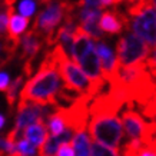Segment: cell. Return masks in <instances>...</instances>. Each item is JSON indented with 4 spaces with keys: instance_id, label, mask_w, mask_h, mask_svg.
Masks as SVG:
<instances>
[{
    "instance_id": "cell-1",
    "label": "cell",
    "mask_w": 156,
    "mask_h": 156,
    "mask_svg": "<svg viewBox=\"0 0 156 156\" xmlns=\"http://www.w3.org/2000/svg\"><path fill=\"white\" fill-rule=\"evenodd\" d=\"M62 86L63 80L59 75L56 65L52 60V57L46 55L36 76L23 86L20 92V100H33L40 105H50L56 108V98Z\"/></svg>"
},
{
    "instance_id": "cell-2",
    "label": "cell",
    "mask_w": 156,
    "mask_h": 156,
    "mask_svg": "<svg viewBox=\"0 0 156 156\" xmlns=\"http://www.w3.org/2000/svg\"><path fill=\"white\" fill-rule=\"evenodd\" d=\"M48 55L55 62L57 70H59V75L63 80V85L69 86V87L80 92L83 95L92 96V98H95L100 90L103 89V85H99V83H95L93 80H90L79 67V65L69 59V56L62 49L60 44H57Z\"/></svg>"
},
{
    "instance_id": "cell-3",
    "label": "cell",
    "mask_w": 156,
    "mask_h": 156,
    "mask_svg": "<svg viewBox=\"0 0 156 156\" xmlns=\"http://www.w3.org/2000/svg\"><path fill=\"white\" fill-rule=\"evenodd\" d=\"M90 137L109 147L120 151V142L123 139V126L118 115L112 113H95L92 115L89 123Z\"/></svg>"
},
{
    "instance_id": "cell-4",
    "label": "cell",
    "mask_w": 156,
    "mask_h": 156,
    "mask_svg": "<svg viewBox=\"0 0 156 156\" xmlns=\"http://www.w3.org/2000/svg\"><path fill=\"white\" fill-rule=\"evenodd\" d=\"M46 7L39 13V16L34 20L33 30L40 34V37L44 39L48 46L53 44V37H55V30L63 20L67 10L73 9L76 5L67 3V2H53V3H46Z\"/></svg>"
},
{
    "instance_id": "cell-5",
    "label": "cell",
    "mask_w": 156,
    "mask_h": 156,
    "mask_svg": "<svg viewBox=\"0 0 156 156\" xmlns=\"http://www.w3.org/2000/svg\"><path fill=\"white\" fill-rule=\"evenodd\" d=\"M49 106L50 105H40L33 100H20V103L17 105L16 125H14L13 130L6 136V139L16 143L27 125L42 122V120L44 122V118L49 115Z\"/></svg>"
},
{
    "instance_id": "cell-6",
    "label": "cell",
    "mask_w": 156,
    "mask_h": 156,
    "mask_svg": "<svg viewBox=\"0 0 156 156\" xmlns=\"http://www.w3.org/2000/svg\"><path fill=\"white\" fill-rule=\"evenodd\" d=\"M152 50L153 49L142 37H139L132 32L119 39L116 44V60L122 66L145 62L146 57L152 53Z\"/></svg>"
},
{
    "instance_id": "cell-7",
    "label": "cell",
    "mask_w": 156,
    "mask_h": 156,
    "mask_svg": "<svg viewBox=\"0 0 156 156\" xmlns=\"http://www.w3.org/2000/svg\"><path fill=\"white\" fill-rule=\"evenodd\" d=\"M123 132L130 139H140L143 145L155 146V122H146L142 115L129 108L122 115Z\"/></svg>"
},
{
    "instance_id": "cell-8",
    "label": "cell",
    "mask_w": 156,
    "mask_h": 156,
    "mask_svg": "<svg viewBox=\"0 0 156 156\" xmlns=\"http://www.w3.org/2000/svg\"><path fill=\"white\" fill-rule=\"evenodd\" d=\"M20 43H22V59L26 60L24 62V76L29 77L33 72L32 65H33L34 59L40 50V46H42V37L37 32H34L32 29L20 39Z\"/></svg>"
},
{
    "instance_id": "cell-9",
    "label": "cell",
    "mask_w": 156,
    "mask_h": 156,
    "mask_svg": "<svg viewBox=\"0 0 156 156\" xmlns=\"http://www.w3.org/2000/svg\"><path fill=\"white\" fill-rule=\"evenodd\" d=\"M76 63L79 65L83 73H85L90 80H93L95 83H99V85H103L105 86V79L102 76V67H100V60L98 55L95 52V46L89 50H86L83 55H82Z\"/></svg>"
},
{
    "instance_id": "cell-10",
    "label": "cell",
    "mask_w": 156,
    "mask_h": 156,
    "mask_svg": "<svg viewBox=\"0 0 156 156\" xmlns=\"http://www.w3.org/2000/svg\"><path fill=\"white\" fill-rule=\"evenodd\" d=\"M99 27L109 34H119L129 24V19L118 12H105L99 17Z\"/></svg>"
},
{
    "instance_id": "cell-11",
    "label": "cell",
    "mask_w": 156,
    "mask_h": 156,
    "mask_svg": "<svg viewBox=\"0 0 156 156\" xmlns=\"http://www.w3.org/2000/svg\"><path fill=\"white\" fill-rule=\"evenodd\" d=\"M49 136V130L46 128L44 122H36V123H32V125H27L26 128L23 129V137L26 140L32 143L33 146L39 147L43 145V142L46 140V137Z\"/></svg>"
},
{
    "instance_id": "cell-12",
    "label": "cell",
    "mask_w": 156,
    "mask_h": 156,
    "mask_svg": "<svg viewBox=\"0 0 156 156\" xmlns=\"http://www.w3.org/2000/svg\"><path fill=\"white\" fill-rule=\"evenodd\" d=\"M70 142H72L73 149H75V155H79V156L90 155V139L86 135V130L76 132Z\"/></svg>"
},
{
    "instance_id": "cell-13",
    "label": "cell",
    "mask_w": 156,
    "mask_h": 156,
    "mask_svg": "<svg viewBox=\"0 0 156 156\" xmlns=\"http://www.w3.org/2000/svg\"><path fill=\"white\" fill-rule=\"evenodd\" d=\"M120 153V151L113 149V147H109L103 143L99 142H90V155L95 156H116Z\"/></svg>"
},
{
    "instance_id": "cell-14",
    "label": "cell",
    "mask_w": 156,
    "mask_h": 156,
    "mask_svg": "<svg viewBox=\"0 0 156 156\" xmlns=\"http://www.w3.org/2000/svg\"><path fill=\"white\" fill-rule=\"evenodd\" d=\"M99 20H89V22H82L80 27L89 34L92 39H102L103 37V30L99 27Z\"/></svg>"
},
{
    "instance_id": "cell-15",
    "label": "cell",
    "mask_w": 156,
    "mask_h": 156,
    "mask_svg": "<svg viewBox=\"0 0 156 156\" xmlns=\"http://www.w3.org/2000/svg\"><path fill=\"white\" fill-rule=\"evenodd\" d=\"M13 155H37V147L26 139H19L16 142V149Z\"/></svg>"
},
{
    "instance_id": "cell-16",
    "label": "cell",
    "mask_w": 156,
    "mask_h": 156,
    "mask_svg": "<svg viewBox=\"0 0 156 156\" xmlns=\"http://www.w3.org/2000/svg\"><path fill=\"white\" fill-rule=\"evenodd\" d=\"M22 83H23V76H19V77H16V80L13 83H9V86H7L6 96H7V103L10 106H13L14 102H16V93H17V90H19Z\"/></svg>"
},
{
    "instance_id": "cell-17",
    "label": "cell",
    "mask_w": 156,
    "mask_h": 156,
    "mask_svg": "<svg viewBox=\"0 0 156 156\" xmlns=\"http://www.w3.org/2000/svg\"><path fill=\"white\" fill-rule=\"evenodd\" d=\"M13 9V5H6V10H0V39L5 37L9 22V13Z\"/></svg>"
},
{
    "instance_id": "cell-18",
    "label": "cell",
    "mask_w": 156,
    "mask_h": 156,
    "mask_svg": "<svg viewBox=\"0 0 156 156\" xmlns=\"http://www.w3.org/2000/svg\"><path fill=\"white\" fill-rule=\"evenodd\" d=\"M36 10V3L33 0H22L19 5V12L22 16H26V17H30L32 14L34 13Z\"/></svg>"
},
{
    "instance_id": "cell-19",
    "label": "cell",
    "mask_w": 156,
    "mask_h": 156,
    "mask_svg": "<svg viewBox=\"0 0 156 156\" xmlns=\"http://www.w3.org/2000/svg\"><path fill=\"white\" fill-rule=\"evenodd\" d=\"M56 155L59 156H75V149L72 146V142H63L59 145L56 151Z\"/></svg>"
},
{
    "instance_id": "cell-20",
    "label": "cell",
    "mask_w": 156,
    "mask_h": 156,
    "mask_svg": "<svg viewBox=\"0 0 156 156\" xmlns=\"http://www.w3.org/2000/svg\"><path fill=\"white\" fill-rule=\"evenodd\" d=\"M10 83V77L6 72H0V90L2 92H6L7 86Z\"/></svg>"
},
{
    "instance_id": "cell-21",
    "label": "cell",
    "mask_w": 156,
    "mask_h": 156,
    "mask_svg": "<svg viewBox=\"0 0 156 156\" xmlns=\"http://www.w3.org/2000/svg\"><path fill=\"white\" fill-rule=\"evenodd\" d=\"M76 6H79V7H82V6H87V7L102 9V7H100V0H80Z\"/></svg>"
},
{
    "instance_id": "cell-22",
    "label": "cell",
    "mask_w": 156,
    "mask_h": 156,
    "mask_svg": "<svg viewBox=\"0 0 156 156\" xmlns=\"http://www.w3.org/2000/svg\"><path fill=\"white\" fill-rule=\"evenodd\" d=\"M113 5V0H100V7H108V6H112Z\"/></svg>"
},
{
    "instance_id": "cell-23",
    "label": "cell",
    "mask_w": 156,
    "mask_h": 156,
    "mask_svg": "<svg viewBox=\"0 0 156 156\" xmlns=\"http://www.w3.org/2000/svg\"><path fill=\"white\" fill-rule=\"evenodd\" d=\"M5 122H6V120H5V118H3V116L0 115V129H2V128H3V126H5Z\"/></svg>"
},
{
    "instance_id": "cell-24",
    "label": "cell",
    "mask_w": 156,
    "mask_h": 156,
    "mask_svg": "<svg viewBox=\"0 0 156 156\" xmlns=\"http://www.w3.org/2000/svg\"><path fill=\"white\" fill-rule=\"evenodd\" d=\"M39 2H40V3H42V5H46V3H49V2H50V0H39Z\"/></svg>"
},
{
    "instance_id": "cell-25",
    "label": "cell",
    "mask_w": 156,
    "mask_h": 156,
    "mask_svg": "<svg viewBox=\"0 0 156 156\" xmlns=\"http://www.w3.org/2000/svg\"><path fill=\"white\" fill-rule=\"evenodd\" d=\"M123 0H113V5H119V3H122Z\"/></svg>"
},
{
    "instance_id": "cell-26",
    "label": "cell",
    "mask_w": 156,
    "mask_h": 156,
    "mask_svg": "<svg viewBox=\"0 0 156 156\" xmlns=\"http://www.w3.org/2000/svg\"><path fill=\"white\" fill-rule=\"evenodd\" d=\"M5 63H6L5 60H0V66H3V65H5Z\"/></svg>"
},
{
    "instance_id": "cell-27",
    "label": "cell",
    "mask_w": 156,
    "mask_h": 156,
    "mask_svg": "<svg viewBox=\"0 0 156 156\" xmlns=\"http://www.w3.org/2000/svg\"><path fill=\"white\" fill-rule=\"evenodd\" d=\"M0 49H2V48H0Z\"/></svg>"
}]
</instances>
